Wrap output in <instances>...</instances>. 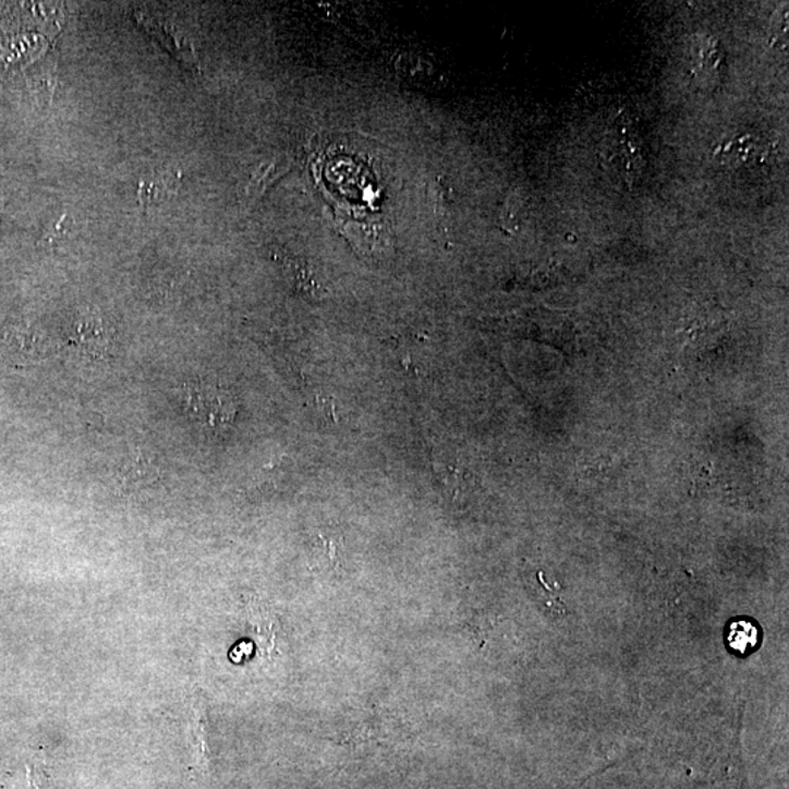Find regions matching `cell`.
Segmentation results:
<instances>
[{"label": "cell", "instance_id": "6da1fadb", "mask_svg": "<svg viewBox=\"0 0 789 789\" xmlns=\"http://www.w3.org/2000/svg\"><path fill=\"white\" fill-rule=\"evenodd\" d=\"M182 401L189 413L211 428L227 427L233 422L235 406L229 393L211 385L184 386Z\"/></svg>", "mask_w": 789, "mask_h": 789}, {"label": "cell", "instance_id": "7a4b0ae2", "mask_svg": "<svg viewBox=\"0 0 789 789\" xmlns=\"http://www.w3.org/2000/svg\"><path fill=\"white\" fill-rule=\"evenodd\" d=\"M135 19L136 23H138L141 27L149 34V36L156 38V40L160 43V45L165 47L170 54H173L180 63H183L184 66L189 68V70H199L195 49H193L191 43L184 40L179 33H175L174 29L161 24L160 21L154 20L153 16L144 14V12L136 11Z\"/></svg>", "mask_w": 789, "mask_h": 789}, {"label": "cell", "instance_id": "3957f363", "mask_svg": "<svg viewBox=\"0 0 789 789\" xmlns=\"http://www.w3.org/2000/svg\"><path fill=\"white\" fill-rule=\"evenodd\" d=\"M207 714H205L203 702H192L191 720H189V740H191L193 769L205 774L208 767L207 748Z\"/></svg>", "mask_w": 789, "mask_h": 789}, {"label": "cell", "instance_id": "277c9868", "mask_svg": "<svg viewBox=\"0 0 789 789\" xmlns=\"http://www.w3.org/2000/svg\"><path fill=\"white\" fill-rule=\"evenodd\" d=\"M728 646L739 655H748L761 642V630L750 619H736L728 626Z\"/></svg>", "mask_w": 789, "mask_h": 789}, {"label": "cell", "instance_id": "5b68a950", "mask_svg": "<svg viewBox=\"0 0 789 789\" xmlns=\"http://www.w3.org/2000/svg\"><path fill=\"white\" fill-rule=\"evenodd\" d=\"M282 171H286V166L281 165L280 161H274L271 165L262 166V169L257 170L255 175L251 180V184L247 187L248 196H260L265 192V189L280 178Z\"/></svg>", "mask_w": 789, "mask_h": 789}, {"label": "cell", "instance_id": "8992f818", "mask_svg": "<svg viewBox=\"0 0 789 789\" xmlns=\"http://www.w3.org/2000/svg\"><path fill=\"white\" fill-rule=\"evenodd\" d=\"M251 623L255 629L256 636L259 638L262 650H267V646L272 645L274 632L271 617H268L267 612L260 610V608H253L251 611Z\"/></svg>", "mask_w": 789, "mask_h": 789}]
</instances>
